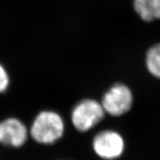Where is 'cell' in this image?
Instances as JSON below:
<instances>
[{
	"instance_id": "6da1fadb",
	"label": "cell",
	"mask_w": 160,
	"mask_h": 160,
	"mask_svg": "<svg viewBox=\"0 0 160 160\" xmlns=\"http://www.w3.org/2000/svg\"><path fill=\"white\" fill-rule=\"evenodd\" d=\"M65 123L59 113L51 111L40 112L33 120L30 134L34 141L42 145H51L62 137Z\"/></svg>"
},
{
	"instance_id": "7a4b0ae2",
	"label": "cell",
	"mask_w": 160,
	"mask_h": 160,
	"mask_svg": "<svg viewBox=\"0 0 160 160\" xmlns=\"http://www.w3.org/2000/svg\"><path fill=\"white\" fill-rule=\"evenodd\" d=\"M105 111L101 102L95 99L81 100L73 107L71 121L77 131L87 132L102 120Z\"/></svg>"
},
{
	"instance_id": "3957f363",
	"label": "cell",
	"mask_w": 160,
	"mask_h": 160,
	"mask_svg": "<svg viewBox=\"0 0 160 160\" xmlns=\"http://www.w3.org/2000/svg\"><path fill=\"white\" fill-rule=\"evenodd\" d=\"M133 100L131 90L125 84L117 83L105 92L101 104L105 113L119 117L130 111Z\"/></svg>"
},
{
	"instance_id": "277c9868",
	"label": "cell",
	"mask_w": 160,
	"mask_h": 160,
	"mask_svg": "<svg viewBox=\"0 0 160 160\" xmlns=\"http://www.w3.org/2000/svg\"><path fill=\"white\" fill-rule=\"evenodd\" d=\"M92 146L98 157L105 160H113L122 155L125 145V140L119 133L105 130L95 136Z\"/></svg>"
},
{
	"instance_id": "5b68a950",
	"label": "cell",
	"mask_w": 160,
	"mask_h": 160,
	"mask_svg": "<svg viewBox=\"0 0 160 160\" xmlns=\"http://www.w3.org/2000/svg\"><path fill=\"white\" fill-rule=\"evenodd\" d=\"M28 130L17 118H8L0 122V144L13 148L22 146L28 137Z\"/></svg>"
},
{
	"instance_id": "8992f818",
	"label": "cell",
	"mask_w": 160,
	"mask_h": 160,
	"mask_svg": "<svg viewBox=\"0 0 160 160\" xmlns=\"http://www.w3.org/2000/svg\"><path fill=\"white\" fill-rule=\"evenodd\" d=\"M133 6L144 22L160 19V0H133Z\"/></svg>"
},
{
	"instance_id": "52a82bcc",
	"label": "cell",
	"mask_w": 160,
	"mask_h": 160,
	"mask_svg": "<svg viewBox=\"0 0 160 160\" xmlns=\"http://www.w3.org/2000/svg\"><path fill=\"white\" fill-rule=\"evenodd\" d=\"M145 65L151 74L160 79V43L151 46L145 56Z\"/></svg>"
},
{
	"instance_id": "ba28073f",
	"label": "cell",
	"mask_w": 160,
	"mask_h": 160,
	"mask_svg": "<svg viewBox=\"0 0 160 160\" xmlns=\"http://www.w3.org/2000/svg\"><path fill=\"white\" fill-rule=\"evenodd\" d=\"M10 84L9 76L5 68L0 64V93H3L8 89Z\"/></svg>"
}]
</instances>
